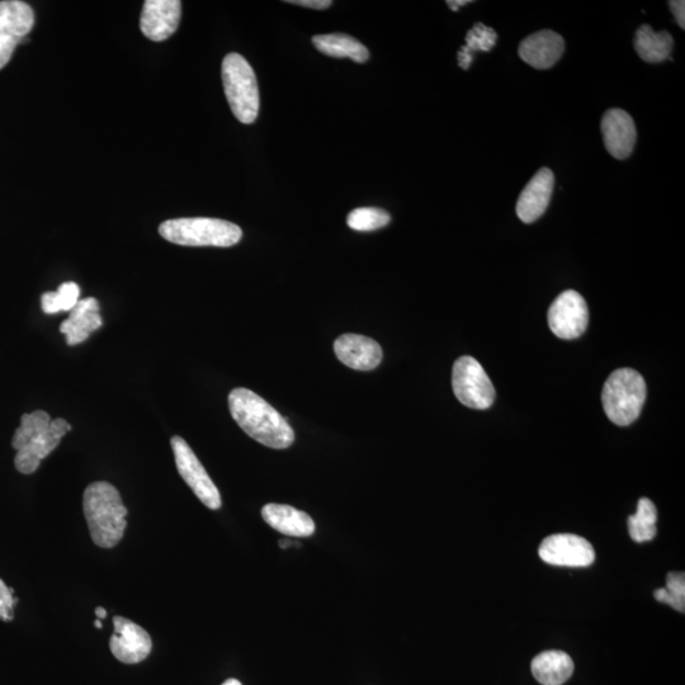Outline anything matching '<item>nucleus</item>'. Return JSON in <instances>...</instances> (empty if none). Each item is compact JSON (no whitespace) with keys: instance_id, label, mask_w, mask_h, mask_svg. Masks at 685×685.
Masks as SVG:
<instances>
[{"instance_id":"f257e3e1","label":"nucleus","mask_w":685,"mask_h":685,"mask_svg":"<svg viewBox=\"0 0 685 685\" xmlns=\"http://www.w3.org/2000/svg\"><path fill=\"white\" fill-rule=\"evenodd\" d=\"M231 417L249 437L273 450H285L295 442L294 429L273 406L248 389L229 395Z\"/></svg>"},{"instance_id":"f03ea898","label":"nucleus","mask_w":685,"mask_h":685,"mask_svg":"<svg viewBox=\"0 0 685 685\" xmlns=\"http://www.w3.org/2000/svg\"><path fill=\"white\" fill-rule=\"evenodd\" d=\"M72 431L65 419L51 420L46 411L23 414L20 428L14 433L12 447L17 451L14 465L21 474L39 470L42 460L58 448L61 439Z\"/></svg>"},{"instance_id":"7ed1b4c3","label":"nucleus","mask_w":685,"mask_h":685,"mask_svg":"<svg viewBox=\"0 0 685 685\" xmlns=\"http://www.w3.org/2000/svg\"><path fill=\"white\" fill-rule=\"evenodd\" d=\"M83 509L92 540L98 547L112 548L124 537L129 510L118 490L106 481H97L84 491Z\"/></svg>"},{"instance_id":"20e7f679","label":"nucleus","mask_w":685,"mask_h":685,"mask_svg":"<svg viewBox=\"0 0 685 685\" xmlns=\"http://www.w3.org/2000/svg\"><path fill=\"white\" fill-rule=\"evenodd\" d=\"M159 234L168 242L184 247L229 248L243 238L238 225L209 217L165 221L159 226Z\"/></svg>"},{"instance_id":"39448f33","label":"nucleus","mask_w":685,"mask_h":685,"mask_svg":"<svg viewBox=\"0 0 685 685\" xmlns=\"http://www.w3.org/2000/svg\"><path fill=\"white\" fill-rule=\"evenodd\" d=\"M646 400L644 377L631 368L614 371L604 384L603 408L612 423L626 427L637 418Z\"/></svg>"},{"instance_id":"423d86ee","label":"nucleus","mask_w":685,"mask_h":685,"mask_svg":"<svg viewBox=\"0 0 685 685\" xmlns=\"http://www.w3.org/2000/svg\"><path fill=\"white\" fill-rule=\"evenodd\" d=\"M221 74L231 111L242 124H253L259 112V89L252 66L242 55L229 54L222 61Z\"/></svg>"},{"instance_id":"0eeeda50","label":"nucleus","mask_w":685,"mask_h":685,"mask_svg":"<svg viewBox=\"0 0 685 685\" xmlns=\"http://www.w3.org/2000/svg\"><path fill=\"white\" fill-rule=\"evenodd\" d=\"M452 387L456 398L467 408L485 410L493 405L495 389L484 367L475 358H458L453 366Z\"/></svg>"},{"instance_id":"6e6552de","label":"nucleus","mask_w":685,"mask_h":685,"mask_svg":"<svg viewBox=\"0 0 685 685\" xmlns=\"http://www.w3.org/2000/svg\"><path fill=\"white\" fill-rule=\"evenodd\" d=\"M170 444H172L177 470L182 479L186 481V484L190 486L193 493L207 508L220 509L222 505L220 491L198 460L195 452L192 451L190 444L178 436L173 437Z\"/></svg>"},{"instance_id":"1a4fd4ad","label":"nucleus","mask_w":685,"mask_h":685,"mask_svg":"<svg viewBox=\"0 0 685 685\" xmlns=\"http://www.w3.org/2000/svg\"><path fill=\"white\" fill-rule=\"evenodd\" d=\"M548 325L557 338L581 337L589 324V310L584 297L574 290L562 292L548 310Z\"/></svg>"},{"instance_id":"9d476101","label":"nucleus","mask_w":685,"mask_h":685,"mask_svg":"<svg viewBox=\"0 0 685 685\" xmlns=\"http://www.w3.org/2000/svg\"><path fill=\"white\" fill-rule=\"evenodd\" d=\"M35 25V13L25 2H0V70L12 59L16 47L22 44Z\"/></svg>"},{"instance_id":"9b49d317","label":"nucleus","mask_w":685,"mask_h":685,"mask_svg":"<svg viewBox=\"0 0 685 685\" xmlns=\"http://www.w3.org/2000/svg\"><path fill=\"white\" fill-rule=\"evenodd\" d=\"M538 554L547 564L565 568H587L595 560L594 548L583 537L554 535L545 538Z\"/></svg>"},{"instance_id":"f8f14e48","label":"nucleus","mask_w":685,"mask_h":685,"mask_svg":"<svg viewBox=\"0 0 685 685\" xmlns=\"http://www.w3.org/2000/svg\"><path fill=\"white\" fill-rule=\"evenodd\" d=\"M113 626L115 632L110 640V649L117 660L124 664H137L148 658L153 641L143 627L121 616L113 618Z\"/></svg>"},{"instance_id":"ddd939ff","label":"nucleus","mask_w":685,"mask_h":685,"mask_svg":"<svg viewBox=\"0 0 685 685\" xmlns=\"http://www.w3.org/2000/svg\"><path fill=\"white\" fill-rule=\"evenodd\" d=\"M182 16L179 0H146L140 28L151 41H165L178 30Z\"/></svg>"},{"instance_id":"4468645a","label":"nucleus","mask_w":685,"mask_h":685,"mask_svg":"<svg viewBox=\"0 0 685 685\" xmlns=\"http://www.w3.org/2000/svg\"><path fill=\"white\" fill-rule=\"evenodd\" d=\"M334 352L343 365L356 371L375 370L384 356L379 343L358 334H343L335 340Z\"/></svg>"},{"instance_id":"2eb2a0df","label":"nucleus","mask_w":685,"mask_h":685,"mask_svg":"<svg viewBox=\"0 0 685 685\" xmlns=\"http://www.w3.org/2000/svg\"><path fill=\"white\" fill-rule=\"evenodd\" d=\"M604 145L616 159H627L635 149L637 132L633 118L626 111L612 108L602 120Z\"/></svg>"},{"instance_id":"dca6fc26","label":"nucleus","mask_w":685,"mask_h":685,"mask_svg":"<svg viewBox=\"0 0 685 685\" xmlns=\"http://www.w3.org/2000/svg\"><path fill=\"white\" fill-rule=\"evenodd\" d=\"M554 187V173L548 168L538 170L518 198L517 216L524 224H532L545 214Z\"/></svg>"},{"instance_id":"f3484780","label":"nucleus","mask_w":685,"mask_h":685,"mask_svg":"<svg viewBox=\"0 0 685 685\" xmlns=\"http://www.w3.org/2000/svg\"><path fill=\"white\" fill-rule=\"evenodd\" d=\"M565 51V41L554 31L543 30L533 33L522 41L519 56L532 68L546 70L561 59Z\"/></svg>"},{"instance_id":"a211bd4d","label":"nucleus","mask_w":685,"mask_h":685,"mask_svg":"<svg viewBox=\"0 0 685 685\" xmlns=\"http://www.w3.org/2000/svg\"><path fill=\"white\" fill-rule=\"evenodd\" d=\"M262 517L268 526L288 537H310L316 531L313 518L291 505H264Z\"/></svg>"},{"instance_id":"6ab92c4d","label":"nucleus","mask_w":685,"mask_h":685,"mask_svg":"<svg viewBox=\"0 0 685 685\" xmlns=\"http://www.w3.org/2000/svg\"><path fill=\"white\" fill-rule=\"evenodd\" d=\"M102 325L98 301L94 297H88L79 300L70 311L69 318L60 325V332L65 335L68 346H77L87 340L91 333L102 328Z\"/></svg>"},{"instance_id":"aec40b11","label":"nucleus","mask_w":685,"mask_h":685,"mask_svg":"<svg viewBox=\"0 0 685 685\" xmlns=\"http://www.w3.org/2000/svg\"><path fill=\"white\" fill-rule=\"evenodd\" d=\"M532 673L542 685H562L574 673V663L564 651H545L532 661Z\"/></svg>"},{"instance_id":"412c9836","label":"nucleus","mask_w":685,"mask_h":685,"mask_svg":"<svg viewBox=\"0 0 685 685\" xmlns=\"http://www.w3.org/2000/svg\"><path fill=\"white\" fill-rule=\"evenodd\" d=\"M674 40L669 32H655L649 25H644L636 32L635 49L646 63H663L670 59Z\"/></svg>"},{"instance_id":"4be33fe9","label":"nucleus","mask_w":685,"mask_h":685,"mask_svg":"<svg viewBox=\"0 0 685 685\" xmlns=\"http://www.w3.org/2000/svg\"><path fill=\"white\" fill-rule=\"evenodd\" d=\"M313 44L321 54L330 58H349L356 63H366L370 58L367 47L361 42L343 33H330V35H318L313 39Z\"/></svg>"},{"instance_id":"5701e85b","label":"nucleus","mask_w":685,"mask_h":685,"mask_svg":"<svg viewBox=\"0 0 685 685\" xmlns=\"http://www.w3.org/2000/svg\"><path fill=\"white\" fill-rule=\"evenodd\" d=\"M658 510L650 499L642 498L637 504V512L628 518V531L635 542L654 540L658 528Z\"/></svg>"},{"instance_id":"b1692460","label":"nucleus","mask_w":685,"mask_h":685,"mask_svg":"<svg viewBox=\"0 0 685 685\" xmlns=\"http://www.w3.org/2000/svg\"><path fill=\"white\" fill-rule=\"evenodd\" d=\"M498 41V35L483 23H476L466 35V46L458 53V63L462 69H469L472 63V51H490Z\"/></svg>"},{"instance_id":"393cba45","label":"nucleus","mask_w":685,"mask_h":685,"mask_svg":"<svg viewBox=\"0 0 685 685\" xmlns=\"http://www.w3.org/2000/svg\"><path fill=\"white\" fill-rule=\"evenodd\" d=\"M80 288L75 282H65L55 292L41 296V307L45 314L70 313L79 302Z\"/></svg>"},{"instance_id":"a878e982","label":"nucleus","mask_w":685,"mask_h":685,"mask_svg":"<svg viewBox=\"0 0 685 685\" xmlns=\"http://www.w3.org/2000/svg\"><path fill=\"white\" fill-rule=\"evenodd\" d=\"M391 216L381 209L361 207L351 212L347 217L349 228L356 231H373L389 225Z\"/></svg>"},{"instance_id":"bb28decb","label":"nucleus","mask_w":685,"mask_h":685,"mask_svg":"<svg viewBox=\"0 0 685 685\" xmlns=\"http://www.w3.org/2000/svg\"><path fill=\"white\" fill-rule=\"evenodd\" d=\"M656 601L669 604L675 611L685 612V575L684 573H669L666 587L656 590Z\"/></svg>"},{"instance_id":"cd10ccee","label":"nucleus","mask_w":685,"mask_h":685,"mask_svg":"<svg viewBox=\"0 0 685 685\" xmlns=\"http://www.w3.org/2000/svg\"><path fill=\"white\" fill-rule=\"evenodd\" d=\"M13 590L0 579V621L11 622L14 618V606L17 599L14 598Z\"/></svg>"},{"instance_id":"c85d7f7f","label":"nucleus","mask_w":685,"mask_h":685,"mask_svg":"<svg viewBox=\"0 0 685 685\" xmlns=\"http://www.w3.org/2000/svg\"><path fill=\"white\" fill-rule=\"evenodd\" d=\"M670 9L674 14L675 20L682 30H685V2L683 0H673L669 3Z\"/></svg>"},{"instance_id":"c756f323","label":"nucleus","mask_w":685,"mask_h":685,"mask_svg":"<svg viewBox=\"0 0 685 685\" xmlns=\"http://www.w3.org/2000/svg\"><path fill=\"white\" fill-rule=\"evenodd\" d=\"M287 3L295 4V6L314 9H325L332 6V2H330V0H288Z\"/></svg>"},{"instance_id":"7c9ffc66","label":"nucleus","mask_w":685,"mask_h":685,"mask_svg":"<svg viewBox=\"0 0 685 685\" xmlns=\"http://www.w3.org/2000/svg\"><path fill=\"white\" fill-rule=\"evenodd\" d=\"M471 3L470 0H455V2H452V0H448L447 6L452 9V11H458V8L466 6V4Z\"/></svg>"},{"instance_id":"2f4dec72","label":"nucleus","mask_w":685,"mask_h":685,"mask_svg":"<svg viewBox=\"0 0 685 685\" xmlns=\"http://www.w3.org/2000/svg\"><path fill=\"white\" fill-rule=\"evenodd\" d=\"M96 616H97L98 620H101V621L105 620V618L107 617L106 609L102 608V607H97L96 608Z\"/></svg>"},{"instance_id":"473e14b6","label":"nucleus","mask_w":685,"mask_h":685,"mask_svg":"<svg viewBox=\"0 0 685 685\" xmlns=\"http://www.w3.org/2000/svg\"><path fill=\"white\" fill-rule=\"evenodd\" d=\"M222 685H243L242 683L239 682V680L236 679H228L226 682Z\"/></svg>"},{"instance_id":"72a5a7b5","label":"nucleus","mask_w":685,"mask_h":685,"mask_svg":"<svg viewBox=\"0 0 685 685\" xmlns=\"http://www.w3.org/2000/svg\"><path fill=\"white\" fill-rule=\"evenodd\" d=\"M94 626H96L97 628H99V630H101V628H102V621H101V620H98V618H97V620L94 621Z\"/></svg>"}]
</instances>
